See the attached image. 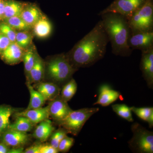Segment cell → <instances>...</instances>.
Masks as SVG:
<instances>
[{"label": "cell", "mask_w": 153, "mask_h": 153, "mask_svg": "<svg viewBox=\"0 0 153 153\" xmlns=\"http://www.w3.org/2000/svg\"><path fill=\"white\" fill-rule=\"evenodd\" d=\"M108 42L100 20L66 55L71 65L77 70L90 67L104 57Z\"/></svg>", "instance_id": "1"}, {"label": "cell", "mask_w": 153, "mask_h": 153, "mask_svg": "<svg viewBox=\"0 0 153 153\" xmlns=\"http://www.w3.org/2000/svg\"><path fill=\"white\" fill-rule=\"evenodd\" d=\"M100 16L111 44L113 54L121 57L130 56L133 50L128 44L131 33L128 19L116 13H107Z\"/></svg>", "instance_id": "2"}, {"label": "cell", "mask_w": 153, "mask_h": 153, "mask_svg": "<svg viewBox=\"0 0 153 153\" xmlns=\"http://www.w3.org/2000/svg\"><path fill=\"white\" fill-rule=\"evenodd\" d=\"M77 70L71 65L66 54L61 53L52 56L45 62V77L61 88Z\"/></svg>", "instance_id": "3"}, {"label": "cell", "mask_w": 153, "mask_h": 153, "mask_svg": "<svg viewBox=\"0 0 153 153\" xmlns=\"http://www.w3.org/2000/svg\"><path fill=\"white\" fill-rule=\"evenodd\" d=\"M131 33L153 32V1L147 0L128 20Z\"/></svg>", "instance_id": "4"}, {"label": "cell", "mask_w": 153, "mask_h": 153, "mask_svg": "<svg viewBox=\"0 0 153 153\" xmlns=\"http://www.w3.org/2000/svg\"><path fill=\"white\" fill-rule=\"evenodd\" d=\"M133 136L128 142L129 147L133 152L153 153V133L137 123L131 126Z\"/></svg>", "instance_id": "5"}, {"label": "cell", "mask_w": 153, "mask_h": 153, "mask_svg": "<svg viewBox=\"0 0 153 153\" xmlns=\"http://www.w3.org/2000/svg\"><path fill=\"white\" fill-rule=\"evenodd\" d=\"M98 108H85L71 111L59 125L74 135H77L85 123L93 115L98 112Z\"/></svg>", "instance_id": "6"}, {"label": "cell", "mask_w": 153, "mask_h": 153, "mask_svg": "<svg viewBox=\"0 0 153 153\" xmlns=\"http://www.w3.org/2000/svg\"><path fill=\"white\" fill-rule=\"evenodd\" d=\"M147 0H114L98 15L107 13H116L122 15L128 20L133 14L140 8Z\"/></svg>", "instance_id": "7"}, {"label": "cell", "mask_w": 153, "mask_h": 153, "mask_svg": "<svg viewBox=\"0 0 153 153\" xmlns=\"http://www.w3.org/2000/svg\"><path fill=\"white\" fill-rule=\"evenodd\" d=\"M48 106L49 117L52 118L59 124L72 111L67 102L60 97V95L50 101Z\"/></svg>", "instance_id": "8"}, {"label": "cell", "mask_w": 153, "mask_h": 153, "mask_svg": "<svg viewBox=\"0 0 153 153\" xmlns=\"http://www.w3.org/2000/svg\"><path fill=\"white\" fill-rule=\"evenodd\" d=\"M128 44L130 48L145 51L153 47V32L131 33Z\"/></svg>", "instance_id": "9"}, {"label": "cell", "mask_w": 153, "mask_h": 153, "mask_svg": "<svg viewBox=\"0 0 153 153\" xmlns=\"http://www.w3.org/2000/svg\"><path fill=\"white\" fill-rule=\"evenodd\" d=\"M140 68L148 87L152 89L153 87V47L141 51Z\"/></svg>", "instance_id": "10"}, {"label": "cell", "mask_w": 153, "mask_h": 153, "mask_svg": "<svg viewBox=\"0 0 153 153\" xmlns=\"http://www.w3.org/2000/svg\"><path fill=\"white\" fill-rule=\"evenodd\" d=\"M2 134V142L10 147H23L28 142L30 139L27 133L11 129H7Z\"/></svg>", "instance_id": "11"}, {"label": "cell", "mask_w": 153, "mask_h": 153, "mask_svg": "<svg viewBox=\"0 0 153 153\" xmlns=\"http://www.w3.org/2000/svg\"><path fill=\"white\" fill-rule=\"evenodd\" d=\"M25 50L16 42H12L0 55L6 63L10 65H15L22 61Z\"/></svg>", "instance_id": "12"}, {"label": "cell", "mask_w": 153, "mask_h": 153, "mask_svg": "<svg viewBox=\"0 0 153 153\" xmlns=\"http://www.w3.org/2000/svg\"><path fill=\"white\" fill-rule=\"evenodd\" d=\"M44 15L35 4L25 3L20 17L32 29L34 25Z\"/></svg>", "instance_id": "13"}, {"label": "cell", "mask_w": 153, "mask_h": 153, "mask_svg": "<svg viewBox=\"0 0 153 153\" xmlns=\"http://www.w3.org/2000/svg\"><path fill=\"white\" fill-rule=\"evenodd\" d=\"M35 84L33 87L42 94L46 101H51L60 95L61 88L54 82L42 81Z\"/></svg>", "instance_id": "14"}, {"label": "cell", "mask_w": 153, "mask_h": 153, "mask_svg": "<svg viewBox=\"0 0 153 153\" xmlns=\"http://www.w3.org/2000/svg\"><path fill=\"white\" fill-rule=\"evenodd\" d=\"M120 96V92L111 89L108 85H103L100 88L98 99L94 105L107 106L117 100Z\"/></svg>", "instance_id": "15"}, {"label": "cell", "mask_w": 153, "mask_h": 153, "mask_svg": "<svg viewBox=\"0 0 153 153\" xmlns=\"http://www.w3.org/2000/svg\"><path fill=\"white\" fill-rule=\"evenodd\" d=\"M16 116H22L28 119L33 124L39 123L49 118V115L48 106L40 108L29 110H25L21 112L15 114Z\"/></svg>", "instance_id": "16"}, {"label": "cell", "mask_w": 153, "mask_h": 153, "mask_svg": "<svg viewBox=\"0 0 153 153\" xmlns=\"http://www.w3.org/2000/svg\"><path fill=\"white\" fill-rule=\"evenodd\" d=\"M45 62L38 54L27 82L31 84H36L42 82L45 78Z\"/></svg>", "instance_id": "17"}, {"label": "cell", "mask_w": 153, "mask_h": 153, "mask_svg": "<svg viewBox=\"0 0 153 153\" xmlns=\"http://www.w3.org/2000/svg\"><path fill=\"white\" fill-rule=\"evenodd\" d=\"M55 131V127L49 119L39 123L36 127L33 135L34 137L41 142L46 141Z\"/></svg>", "instance_id": "18"}, {"label": "cell", "mask_w": 153, "mask_h": 153, "mask_svg": "<svg viewBox=\"0 0 153 153\" xmlns=\"http://www.w3.org/2000/svg\"><path fill=\"white\" fill-rule=\"evenodd\" d=\"M32 29L34 36L38 38L44 39L51 35L52 27L51 22L44 15L34 25Z\"/></svg>", "instance_id": "19"}, {"label": "cell", "mask_w": 153, "mask_h": 153, "mask_svg": "<svg viewBox=\"0 0 153 153\" xmlns=\"http://www.w3.org/2000/svg\"><path fill=\"white\" fill-rule=\"evenodd\" d=\"M38 54L36 47L33 44L27 49H25L22 61L24 62L27 80L29 78L30 71L34 66Z\"/></svg>", "instance_id": "20"}, {"label": "cell", "mask_w": 153, "mask_h": 153, "mask_svg": "<svg viewBox=\"0 0 153 153\" xmlns=\"http://www.w3.org/2000/svg\"><path fill=\"white\" fill-rule=\"evenodd\" d=\"M27 87L30 92V101L27 108L25 110L36 109L42 107L46 100L41 93L34 88L32 84L26 82Z\"/></svg>", "instance_id": "21"}, {"label": "cell", "mask_w": 153, "mask_h": 153, "mask_svg": "<svg viewBox=\"0 0 153 153\" xmlns=\"http://www.w3.org/2000/svg\"><path fill=\"white\" fill-rule=\"evenodd\" d=\"M24 4L25 3L16 0H6L3 20L10 17L20 16Z\"/></svg>", "instance_id": "22"}, {"label": "cell", "mask_w": 153, "mask_h": 153, "mask_svg": "<svg viewBox=\"0 0 153 153\" xmlns=\"http://www.w3.org/2000/svg\"><path fill=\"white\" fill-rule=\"evenodd\" d=\"M13 123L10 124L8 128L27 133L33 129L34 125L28 119L22 116H16Z\"/></svg>", "instance_id": "23"}, {"label": "cell", "mask_w": 153, "mask_h": 153, "mask_svg": "<svg viewBox=\"0 0 153 153\" xmlns=\"http://www.w3.org/2000/svg\"><path fill=\"white\" fill-rule=\"evenodd\" d=\"M16 111L12 107L0 105V134L3 133L10 125V118Z\"/></svg>", "instance_id": "24"}, {"label": "cell", "mask_w": 153, "mask_h": 153, "mask_svg": "<svg viewBox=\"0 0 153 153\" xmlns=\"http://www.w3.org/2000/svg\"><path fill=\"white\" fill-rule=\"evenodd\" d=\"M77 88V83L75 79L71 78L62 86L60 91V97L64 101L68 102L71 100L76 93Z\"/></svg>", "instance_id": "25"}, {"label": "cell", "mask_w": 153, "mask_h": 153, "mask_svg": "<svg viewBox=\"0 0 153 153\" xmlns=\"http://www.w3.org/2000/svg\"><path fill=\"white\" fill-rule=\"evenodd\" d=\"M30 31L23 30L16 31L15 42L24 49H27L33 44L34 35Z\"/></svg>", "instance_id": "26"}, {"label": "cell", "mask_w": 153, "mask_h": 153, "mask_svg": "<svg viewBox=\"0 0 153 153\" xmlns=\"http://www.w3.org/2000/svg\"><path fill=\"white\" fill-rule=\"evenodd\" d=\"M2 21L5 22L11 27L13 28L14 30L16 31L30 30L32 29L24 22L20 16L10 17L4 19Z\"/></svg>", "instance_id": "27"}, {"label": "cell", "mask_w": 153, "mask_h": 153, "mask_svg": "<svg viewBox=\"0 0 153 153\" xmlns=\"http://www.w3.org/2000/svg\"><path fill=\"white\" fill-rule=\"evenodd\" d=\"M113 110L120 117L130 122L134 121L130 107L124 104L113 105Z\"/></svg>", "instance_id": "28"}, {"label": "cell", "mask_w": 153, "mask_h": 153, "mask_svg": "<svg viewBox=\"0 0 153 153\" xmlns=\"http://www.w3.org/2000/svg\"><path fill=\"white\" fill-rule=\"evenodd\" d=\"M68 133L67 131L63 128L58 129L57 130L54 131L49 137L50 144L57 149L60 141Z\"/></svg>", "instance_id": "29"}, {"label": "cell", "mask_w": 153, "mask_h": 153, "mask_svg": "<svg viewBox=\"0 0 153 153\" xmlns=\"http://www.w3.org/2000/svg\"><path fill=\"white\" fill-rule=\"evenodd\" d=\"M130 108L131 111L137 116L145 121H147L150 117L153 114V107L137 108L132 106Z\"/></svg>", "instance_id": "30"}, {"label": "cell", "mask_w": 153, "mask_h": 153, "mask_svg": "<svg viewBox=\"0 0 153 153\" xmlns=\"http://www.w3.org/2000/svg\"><path fill=\"white\" fill-rule=\"evenodd\" d=\"M16 31L5 22H0V33L7 37L11 42L16 41Z\"/></svg>", "instance_id": "31"}, {"label": "cell", "mask_w": 153, "mask_h": 153, "mask_svg": "<svg viewBox=\"0 0 153 153\" xmlns=\"http://www.w3.org/2000/svg\"><path fill=\"white\" fill-rule=\"evenodd\" d=\"M74 142V139L66 135L59 143L57 148L58 152L63 153L67 152L72 147Z\"/></svg>", "instance_id": "32"}, {"label": "cell", "mask_w": 153, "mask_h": 153, "mask_svg": "<svg viewBox=\"0 0 153 153\" xmlns=\"http://www.w3.org/2000/svg\"><path fill=\"white\" fill-rule=\"evenodd\" d=\"M12 43L7 37L0 33V54Z\"/></svg>", "instance_id": "33"}, {"label": "cell", "mask_w": 153, "mask_h": 153, "mask_svg": "<svg viewBox=\"0 0 153 153\" xmlns=\"http://www.w3.org/2000/svg\"><path fill=\"white\" fill-rule=\"evenodd\" d=\"M40 153H57L59 152L58 150L55 149L52 145L49 144H41Z\"/></svg>", "instance_id": "34"}, {"label": "cell", "mask_w": 153, "mask_h": 153, "mask_svg": "<svg viewBox=\"0 0 153 153\" xmlns=\"http://www.w3.org/2000/svg\"><path fill=\"white\" fill-rule=\"evenodd\" d=\"M41 144H35L24 150L23 153H40Z\"/></svg>", "instance_id": "35"}, {"label": "cell", "mask_w": 153, "mask_h": 153, "mask_svg": "<svg viewBox=\"0 0 153 153\" xmlns=\"http://www.w3.org/2000/svg\"><path fill=\"white\" fill-rule=\"evenodd\" d=\"M6 0H0V21H3Z\"/></svg>", "instance_id": "36"}, {"label": "cell", "mask_w": 153, "mask_h": 153, "mask_svg": "<svg viewBox=\"0 0 153 153\" xmlns=\"http://www.w3.org/2000/svg\"><path fill=\"white\" fill-rule=\"evenodd\" d=\"M10 148L2 142L0 143V153H8Z\"/></svg>", "instance_id": "37"}, {"label": "cell", "mask_w": 153, "mask_h": 153, "mask_svg": "<svg viewBox=\"0 0 153 153\" xmlns=\"http://www.w3.org/2000/svg\"><path fill=\"white\" fill-rule=\"evenodd\" d=\"M24 150L23 147L10 148L8 153H23Z\"/></svg>", "instance_id": "38"}]
</instances>
